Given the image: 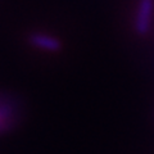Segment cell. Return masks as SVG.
Instances as JSON below:
<instances>
[{
  "mask_svg": "<svg viewBox=\"0 0 154 154\" xmlns=\"http://www.w3.org/2000/svg\"><path fill=\"white\" fill-rule=\"evenodd\" d=\"M153 11V0H140L137 7L136 22H135V28L139 35L146 33L150 26V18Z\"/></svg>",
  "mask_w": 154,
  "mask_h": 154,
  "instance_id": "obj_1",
  "label": "cell"
},
{
  "mask_svg": "<svg viewBox=\"0 0 154 154\" xmlns=\"http://www.w3.org/2000/svg\"><path fill=\"white\" fill-rule=\"evenodd\" d=\"M28 41L31 45L38 48V49L49 51H58L62 48V42L59 41V38L50 35H45V33H32L28 37Z\"/></svg>",
  "mask_w": 154,
  "mask_h": 154,
  "instance_id": "obj_2",
  "label": "cell"
}]
</instances>
